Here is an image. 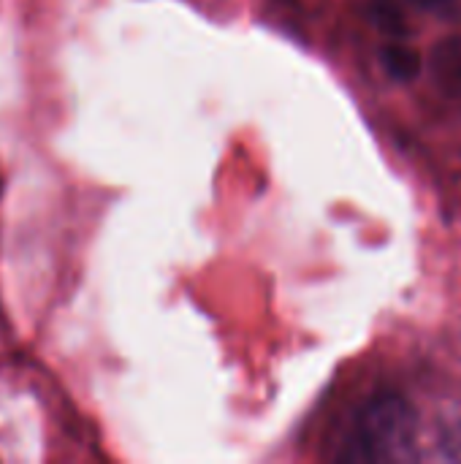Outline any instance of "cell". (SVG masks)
Listing matches in <instances>:
<instances>
[{"instance_id": "2", "label": "cell", "mask_w": 461, "mask_h": 464, "mask_svg": "<svg viewBox=\"0 0 461 464\" xmlns=\"http://www.w3.org/2000/svg\"><path fill=\"white\" fill-rule=\"evenodd\" d=\"M429 71L435 84L440 87L443 95L448 98H459L461 95V38L451 35L443 38L435 49H432V60H429Z\"/></svg>"}, {"instance_id": "3", "label": "cell", "mask_w": 461, "mask_h": 464, "mask_svg": "<svg viewBox=\"0 0 461 464\" xmlns=\"http://www.w3.org/2000/svg\"><path fill=\"white\" fill-rule=\"evenodd\" d=\"M380 63L386 68V73L394 79V82H402V84H410L416 82L421 73H424V57L418 49L402 44V41H391L380 49Z\"/></svg>"}, {"instance_id": "1", "label": "cell", "mask_w": 461, "mask_h": 464, "mask_svg": "<svg viewBox=\"0 0 461 464\" xmlns=\"http://www.w3.org/2000/svg\"><path fill=\"white\" fill-rule=\"evenodd\" d=\"M416 408L402 394H378L359 411L337 459L361 464L405 459L416 443Z\"/></svg>"}]
</instances>
